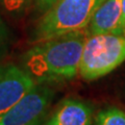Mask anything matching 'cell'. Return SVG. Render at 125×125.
I'll use <instances>...</instances> for the list:
<instances>
[{
	"mask_svg": "<svg viewBox=\"0 0 125 125\" xmlns=\"http://www.w3.org/2000/svg\"><path fill=\"white\" fill-rule=\"evenodd\" d=\"M89 28L71 31L36 43L22 56V68L38 83H62L79 73Z\"/></svg>",
	"mask_w": 125,
	"mask_h": 125,
	"instance_id": "cell-1",
	"label": "cell"
},
{
	"mask_svg": "<svg viewBox=\"0 0 125 125\" xmlns=\"http://www.w3.org/2000/svg\"><path fill=\"white\" fill-rule=\"evenodd\" d=\"M103 0H58L36 25L32 42L40 43L71 31L88 28Z\"/></svg>",
	"mask_w": 125,
	"mask_h": 125,
	"instance_id": "cell-2",
	"label": "cell"
},
{
	"mask_svg": "<svg viewBox=\"0 0 125 125\" xmlns=\"http://www.w3.org/2000/svg\"><path fill=\"white\" fill-rule=\"evenodd\" d=\"M125 61V37L115 33L89 34L83 45L79 74L87 81L107 75Z\"/></svg>",
	"mask_w": 125,
	"mask_h": 125,
	"instance_id": "cell-3",
	"label": "cell"
},
{
	"mask_svg": "<svg viewBox=\"0 0 125 125\" xmlns=\"http://www.w3.org/2000/svg\"><path fill=\"white\" fill-rule=\"evenodd\" d=\"M54 92L38 83L10 111L0 115V125H33L42 121L52 102Z\"/></svg>",
	"mask_w": 125,
	"mask_h": 125,
	"instance_id": "cell-4",
	"label": "cell"
},
{
	"mask_svg": "<svg viewBox=\"0 0 125 125\" xmlns=\"http://www.w3.org/2000/svg\"><path fill=\"white\" fill-rule=\"evenodd\" d=\"M37 84L23 68L11 64L0 66V115L14 107Z\"/></svg>",
	"mask_w": 125,
	"mask_h": 125,
	"instance_id": "cell-5",
	"label": "cell"
},
{
	"mask_svg": "<svg viewBox=\"0 0 125 125\" xmlns=\"http://www.w3.org/2000/svg\"><path fill=\"white\" fill-rule=\"evenodd\" d=\"M93 107L75 98H67L56 106L44 125H92Z\"/></svg>",
	"mask_w": 125,
	"mask_h": 125,
	"instance_id": "cell-6",
	"label": "cell"
},
{
	"mask_svg": "<svg viewBox=\"0 0 125 125\" xmlns=\"http://www.w3.org/2000/svg\"><path fill=\"white\" fill-rule=\"evenodd\" d=\"M122 15V0H103L89 24L90 34L114 33Z\"/></svg>",
	"mask_w": 125,
	"mask_h": 125,
	"instance_id": "cell-7",
	"label": "cell"
},
{
	"mask_svg": "<svg viewBox=\"0 0 125 125\" xmlns=\"http://www.w3.org/2000/svg\"><path fill=\"white\" fill-rule=\"evenodd\" d=\"M96 125H125V113L118 107H106L95 117Z\"/></svg>",
	"mask_w": 125,
	"mask_h": 125,
	"instance_id": "cell-8",
	"label": "cell"
},
{
	"mask_svg": "<svg viewBox=\"0 0 125 125\" xmlns=\"http://www.w3.org/2000/svg\"><path fill=\"white\" fill-rule=\"evenodd\" d=\"M31 0H0V4L7 13L20 14L28 6Z\"/></svg>",
	"mask_w": 125,
	"mask_h": 125,
	"instance_id": "cell-9",
	"label": "cell"
},
{
	"mask_svg": "<svg viewBox=\"0 0 125 125\" xmlns=\"http://www.w3.org/2000/svg\"><path fill=\"white\" fill-rule=\"evenodd\" d=\"M10 30L7 28L6 24L3 21V19L0 16V58L9 50L10 47Z\"/></svg>",
	"mask_w": 125,
	"mask_h": 125,
	"instance_id": "cell-10",
	"label": "cell"
},
{
	"mask_svg": "<svg viewBox=\"0 0 125 125\" xmlns=\"http://www.w3.org/2000/svg\"><path fill=\"white\" fill-rule=\"evenodd\" d=\"M57 1L58 0H34V5H36V9L38 11L44 14L53 4H55Z\"/></svg>",
	"mask_w": 125,
	"mask_h": 125,
	"instance_id": "cell-11",
	"label": "cell"
},
{
	"mask_svg": "<svg viewBox=\"0 0 125 125\" xmlns=\"http://www.w3.org/2000/svg\"><path fill=\"white\" fill-rule=\"evenodd\" d=\"M124 31H125V0H122V15H121L119 25L114 33L119 34V36H123Z\"/></svg>",
	"mask_w": 125,
	"mask_h": 125,
	"instance_id": "cell-12",
	"label": "cell"
},
{
	"mask_svg": "<svg viewBox=\"0 0 125 125\" xmlns=\"http://www.w3.org/2000/svg\"><path fill=\"white\" fill-rule=\"evenodd\" d=\"M33 125H44V123H42V121H39V122H37V123H34Z\"/></svg>",
	"mask_w": 125,
	"mask_h": 125,
	"instance_id": "cell-13",
	"label": "cell"
},
{
	"mask_svg": "<svg viewBox=\"0 0 125 125\" xmlns=\"http://www.w3.org/2000/svg\"><path fill=\"white\" fill-rule=\"evenodd\" d=\"M123 36H124V37H125V31H124V33H123Z\"/></svg>",
	"mask_w": 125,
	"mask_h": 125,
	"instance_id": "cell-14",
	"label": "cell"
}]
</instances>
